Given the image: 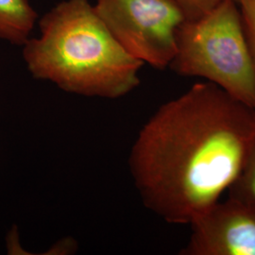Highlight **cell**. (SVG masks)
<instances>
[{"mask_svg": "<svg viewBox=\"0 0 255 255\" xmlns=\"http://www.w3.org/2000/svg\"><path fill=\"white\" fill-rule=\"evenodd\" d=\"M255 135V110L212 82L161 105L140 129L128 167L145 207L190 225L236 182Z\"/></svg>", "mask_w": 255, "mask_h": 255, "instance_id": "6da1fadb", "label": "cell"}, {"mask_svg": "<svg viewBox=\"0 0 255 255\" xmlns=\"http://www.w3.org/2000/svg\"><path fill=\"white\" fill-rule=\"evenodd\" d=\"M40 35L23 46L27 70L63 91L117 100L140 83L144 63L128 54L88 0H64L39 21Z\"/></svg>", "mask_w": 255, "mask_h": 255, "instance_id": "7a4b0ae2", "label": "cell"}, {"mask_svg": "<svg viewBox=\"0 0 255 255\" xmlns=\"http://www.w3.org/2000/svg\"><path fill=\"white\" fill-rule=\"evenodd\" d=\"M168 67L182 77L205 79L255 110V68L234 0H223L201 18L182 22Z\"/></svg>", "mask_w": 255, "mask_h": 255, "instance_id": "3957f363", "label": "cell"}, {"mask_svg": "<svg viewBox=\"0 0 255 255\" xmlns=\"http://www.w3.org/2000/svg\"><path fill=\"white\" fill-rule=\"evenodd\" d=\"M94 7L128 54L156 69L169 66L176 30L185 20L176 0H98Z\"/></svg>", "mask_w": 255, "mask_h": 255, "instance_id": "277c9868", "label": "cell"}, {"mask_svg": "<svg viewBox=\"0 0 255 255\" xmlns=\"http://www.w3.org/2000/svg\"><path fill=\"white\" fill-rule=\"evenodd\" d=\"M182 255H255V206L235 195L216 202L191 224Z\"/></svg>", "mask_w": 255, "mask_h": 255, "instance_id": "5b68a950", "label": "cell"}, {"mask_svg": "<svg viewBox=\"0 0 255 255\" xmlns=\"http://www.w3.org/2000/svg\"><path fill=\"white\" fill-rule=\"evenodd\" d=\"M36 10L28 0H0V39L24 46L36 23Z\"/></svg>", "mask_w": 255, "mask_h": 255, "instance_id": "8992f818", "label": "cell"}, {"mask_svg": "<svg viewBox=\"0 0 255 255\" xmlns=\"http://www.w3.org/2000/svg\"><path fill=\"white\" fill-rule=\"evenodd\" d=\"M229 194L239 197L255 206V135L242 170L236 182L229 189Z\"/></svg>", "mask_w": 255, "mask_h": 255, "instance_id": "52a82bcc", "label": "cell"}, {"mask_svg": "<svg viewBox=\"0 0 255 255\" xmlns=\"http://www.w3.org/2000/svg\"><path fill=\"white\" fill-rule=\"evenodd\" d=\"M238 6L242 17L247 45L255 72V0H239Z\"/></svg>", "mask_w": 255, "mask_h": 255, "instance_id": "ba28073f", "label": "cell"}, {"mask_svg": "<svg viewBox=\"0 0 255 255\" xmlns=\"http://www.w3.org/2000/svg\"><path fill=\"white\" fill-rule=\"evenodd\" d=\"M182 7L185 19L197 20L205 15L223 0H176ZM238 3L239 0H234Z\"/></svg>", "mask_w": 255, "mask_h": 255, "instance_id": "9c48e42d", "label": "cell"}]
</instances>
